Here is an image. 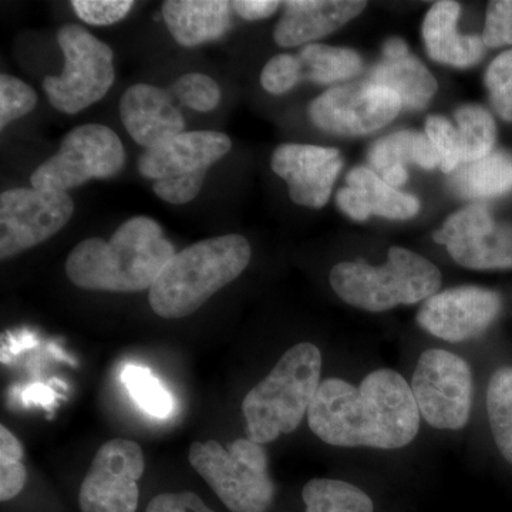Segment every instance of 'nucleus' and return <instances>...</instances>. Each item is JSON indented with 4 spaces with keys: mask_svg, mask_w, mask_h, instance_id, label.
Here are the masks:
<instances>
[{
    "mask_svg": "<svg viewBox=\"0 0 512 512\" xmlns=\"http://www.w3.org/2000/svg\"><path fill=\"white\" fill-rule=\"evenodd\" d=\"M231 9V3L224 0H168L163 5V18L178 45L195 47L221 39L228 32Z\"/></svg>",
    "mask_w": 512,
    "mask_h": 512,
    "instance_id": "obj_21",
    "label": "nucleus"
},
{
    "mask_svg": "<svg viewBox=\"0 0 512 512\" xmlns=\"http://www.w3.org/2000/svg\"><path fill=\"white\" fill-rule=\"evenodd\" d=\"M73 10L83 22L109 26L126 18L133 9L131 0H74Z\"/></svg>",
    "mask_w": 512,
    "mask_h": 512,
    "instance_id": "obj_36",
    "label": "nucleus"
},
{
    "mask_svg": "<svg viewBox=\"0 0 512 512\" xmlns=\"http://www.w3.org/2000/svg\"><path fill=\"white\" fill-rule=\"evenodd\" d=\"M124 161L123 143L111 128L84 124L66 134L55 156L33 171L30 183L40 190L66 192L90 180L113 177Z\"/></svg>",
    "mask_w": 512,
    "mask_h": 512,
    "instance_id": "obj_9",
    "label": "nucleus"
},
{
    "mask_svg": "<svg viewBox=\"0 0 512 512\" xmlns=\"http://www.w3.org/2000/svg\"><path fill=\"white\" fill-rule=\"evenodd\" d=\"M483 42L488 47L512 45V0L488 3Z\"/></svg>",
    "mask_w": 512,
    "mask_h": 512,
    "instance_id": "obj_37",
    "label": "nucleus"
},
{
    "mask_svg": "<svg viewBox=\"0 0 512 512\" xmlns=\"http://www.w3.org/2000/svg\"><path fill=\"white\" fill-rule=\"evenodd\" d=\"M315 436L336 447L396 450L409 446L420 427L412 387L394 370L380 369L359 387L345 380L320 383L308 410Z\"/></svg>",
    "mask_w": 512,
    "mask_h": 512,
    "instance_id": "obj_1",
    "label": "nucleus"
},
{
    "mask_svg": "<svg viewBox=\"0 0 512 512\" xmlns=\"http://www.w3.org/2000/svg\"><path fill=\"white\" fill-rule=\"evenodd\" d=\"M451 190L470 200H488L512 191V156L493 151L481 160L460 165L450 178Z\"/></svg>",
    "mask_w": 512,
    "mask_h": 512,
    "instance_id": "obj_24",
    "label": "nucleus"
},
{
    "mask_svg": "<svg viewBox=\"0 0 512 512\" xmlns=\"http://www.w3.org/2000/svg\"><path fill=\"white\" fill-rule=\"evenodd\" d=\"M370 82L392 90L402 106L412 110L424 109L439 89L433 74L410 55L406 43L399 37L384 43L383 60L373 67Z\"/></svg>",
    "mask_w": 512,
    "mask_h": 512,
    "instance_id": "obj_20",
    "label": "nucleus"
},
{
    "mask_svg": "<svg viewBox=\"0 0 512 512\" xmlns=\"http://www.w3.org/2000/svg\"><path fill=\"white\" fill-rule=\"evenodd\" d=\"M271 167L288 184L295 204L322 208L328 204L343 161L336 148L282 144L272 156Z\"/></svg>",
    "mask_w": 512,
    "mask_h": 512,
    "instance_id": "obj_16",
    "label": "nucleus"
},
{
    "mask_svg": "<svg viewBox=\"0 0 512 512\" xmlns=\"http://www.w3.org/2000/svg\"><path fill=\"white\" fill-rule=\"evenodd\" d=\"M146 470L143 448L136 441L113 439L97 450L80 487L82 512H136L138 481Z\"/></svg>",
    "mask_w": 512,
    "mask_h": 512,
    "instance_id": "obj_12",
    "label": "nucleus"
},
{
    "mask_svg": "<svg viewBox=\"0 0 512 512\" xmlns=\"http://www.w3.org/2000/svg\"><path fill=\"white\" fill-rule=\"evenodd\" d=\"M461 8L457 2H437L423 23V39L431 59L454 67H470L484 56L483 37L461 36L457 20Z\"/></svg>",
    "mask_w": 512,
    "mask_h": 512,
    "instance_id": "obj_22",
    "label": "nucleus"
},
{
    "mask_svg": "<svg viewBox=\"0 0 512 512\" xmlns=\"http://www.w3.org/2000/svg\"><path fill=\"white\" fill-rule=\"evenodd\" d=\"M434 241L464 268H512V225L497 222L483 205H470L451 215Z\"/></svg>",
    "mask_w": 512,
    "mask_h": 512,
    "instance_id": "obj_14",
    "label": "nucleus"
},
{
    "mask_svg": "<svg viewBox=\"0 0 512 512\" xmlns=\"http://www.w3.org/2000/svg\"><path fill=\"white\" fill-rule=\"evenodd\" d=\"M484 82L498 116L512 123V49L488 66Z\"/></svg>",
    "mask_w": 512,
    "mask_h": 512,
    "instance_id": "obj_32",
    "label": "nucleus"
},
{
    "mask_svg": "<svg viewBox=\"0 0 512 512\" xmlns=\"http://www.w3.org/2000/svg\"><path fill=\"white\" fill-rule=\"evenodd\" d=\"M23 447L18 437L5 426L0 427V500L18 497L28 481V471L22 463Z\"/></svg>",
    "mask_w": 512,
    "mask_h": 512,
    "instance_id": "obj_30",
    "label": "nucleus"
},
{
    "mask_svg": "<svg viewBox=\"0 0 512 512\" xmlns=\"http://www.w3.org/2000/svg\"><path fill=\"white\" fill-rule=\"evenodd\" d=\"M232 9L245 20H262L274 15L284 3L276 0H235Z\"/></svg>",
    "mask_w": 512,
    "mask_h": 512,
    "instance_id": "obj_39",
    "label": "nucleus"
},
{
    "mask_svg": "<svg viewBox=\"0 0 512 512\" xmlns=\"http://www.w3.org/2000/svg\"><path fill=\"white\" fill-rule=\"evenodd\" d=\"M487 413L495 444L512 464V369L501 367L491 377L487 392Z\"/></svg>",
    "mask_w": 512,
    "mask_h": 512,
    "instance_id": "obj_27",
    "label": "nucleus"
},
{
    "mask_svg": "<svg viewBox=\"0 0 512 512\" xmlns=\"http://www.w3.org/2000/svg\"><path fill=\"white\" fill-rule=\"evenodd\" d=\"M57 43L64 56L60 76H47L43 89L49 103L64 114H76L97 103L114 83L113 50L77 25L63 26Z\"/></svg>",
    "mask_w": 512,
    "mask_h": 512,
    "instance_id": "obj_8",
    "label": "nucleus"
},
{
    "mask_svg": "<svg viewBox=\"0 0 512 512\" xmlns=\"http://www.w3.org/2000/svg\"><path fill=\"white\" fill-rule=\"evenodd\" d=\"M184 106L200 113H208L220 104L221 87L212 77L202 73H187L171 89Z\"/></svg>",
    "mask_w": 512,
    "mask_h": 512,
    "instance_id": "obj_31",
    "label": "nucleus"
},
{
    "mask_svg": "<svg viewBox=\"0 0 512 512\" xmlns=\"http://www.w3.org/2000/svg\"><path fill=\"white\" fill-rule=\"evenodd\" d=\"M329 279L340 299L369 312L416 305L436 295L441 286V272L433 262L400 247L389 249L384 265L357 259L333 266Z\"/></svg>",
    "mask_w": 512,
    "mask_h": 512,
    "instance_id": "obj_5",
    "label": "nucleus"
},
{
    "mask_svg": "<svg viewBox=\"0 0 512 512\" xmlns=\"http://www.w3.org/2000/svg\"><path fill=\"white\" fill-rule=\"evenodd\" d=\"M146 512H214L197 494L190 491L167 493L154 497Z\"/></svg>",
    "mask_w": 512,
    "mask_h": 512,
    "instance_id": "obj_38",
    "label": "nucleus"
},
{
    "mask_svg": "<svg viewBox=\"0 0 512 512\" xmlns=\"http://www.w3.org/2000/svg\"><path fill=\"white\" fill-rule=\"evenodd\" d=\"M251 245L242 235H221L175 254L150 289V305L164 319L197 312L247 269Z\"/></svg>",
    "mask_w": 512,
    "mask_h": 512,
    "instance_id": "obj_3",
    "label": "nucleus"
},
{
    "mask_svg": "<svg viewBox=\"0 0 512 512\" xmlns=\"http://www.w3.org/2000/svg\"><path fill=\"white\" fill-rule=\"evenodd\" d=\"M128 392L134 402L150 414V416L165 419L173 412L174 402L171 394L158 382L156 376L151 375L150 370L141 366H127L121 375Z\"/></svg>",
    "mask_w": 512,
    "mask_h": 512,
    "instance_id": "obj_29",
    "label": "nucleus"
},
{
    "mask_svg": "<svg viewBox=\"0 0 512 512\" xmlns=\"http://www.w3.org/2000/svg\"><path fill=\"white\" fill-rule=\"evenodd\" d=\"M74 212L67 192L13 188L0 195V258L42 244L66 227Z\"/></svg>",
    "mask_w": 512,
    "mask_h": 512,
    "instance_id": "obj_11",
    "label": "nucleus"
},
{
    "mask_svg": "<svg viewBox=\"0 0 512 512\" xmlns=\"http://www.w3.org/2000/svg\"><path fill=\"white\" fill-rule=\"evenodd\" d=\"M174 255L158 222L136 217L124 222L110 241L89 238L77 244L64 271L73 285L87 291L137 293L151 289Z\"/></svg>",
    "mask_w": 512,
    "mask_h": 512,
    "instance_id": "obj_2",
    "label": "nucleus"
},
{
    "mask_svg": "<svg viewBox=\"0 0 512 512\" xmlns=\"http://www.w3.org/2000/svg\"><path fill=\"white\" fill-rule=\"evenodd\" d=\"M299 82H302V69L298 56L286 53L272 57L261 73L262 87L275 96L288 93Z\"/></svg>",
    "mask_w": 512,
    "mask_h": 512,
    "instance_id": "obj_35",
    "label": "nucleus"
},
{
    "mask_svg": "<svg viewBox=\"0 0 512 512\" xmlns=\"http://www.w3.org/2000/svg\"><path fill=\"white\" fill-rule=\"evenodd\" d=\"M302 80L316 84H332L349 79L362 70V59L356 52L343 47L311 43L298 55Z\"/></svg>",
    "mask_w": 512,
    "mask_h": 512,
    "instance_id": "obj_25",
    "label": "nucleus"
},
{
    "mask_svg": "<svg viewBox=\"0 0 512 512\" xmlns=\"http://www.w3.org/2000/svg\"><path fill=\"white\" fill-rule=\"evenodd\" d=\"M461 165L474 163L493 153L497 127L493 116L480 106H464L456 111Z\"/></svg>",
    "mask_w": 512,
    "mask_h": 512,
    "instance_id": "obj_28",
    "label": "nucleus"
},
{
    "mask_svg": "<svg viewBox=\"0 0 512 512\" xmlns=\"http://www.w3.org/2000/svg\"><path fill=\"white\" fill-rule=\"evenodd\" d=\"M322 353L312 343L286 350L272 372L249 390L242 403L248 439L272 443L301 426L320 386Z\"/></svg>",
    "mask_w": 512,
    "mask_h": 512,
    "instance_id": "obj_4",
    "label": "nucleus"
},
{
    "mask_svg": "<svg viewBox=\"0 0 512 512\" xmlns=\"http://www.w3.org/2000/svg\"><path fill=\"white\" fill-rule=\"evenodd\" d=\"M231 138L220 131H184L144 151L138 160L143 177L156 181L154 192L168 204L183 205L201 192L211 165L227 156Z\"/></svg>",
    "mask_w": 512,
    "mask_h": 512,
    "instance_id": "obj_7",
    "label": "nucleus"
},
{
    "mask_svg": "<svg viewBox=\"0 0 512 512\" xmlns=\"http://www.w3.org/2000/svg\"><path fill=\"white\" fill-rule=\"evenodd\" d=\"M412 392L421 416L440 430H460L470 419L473 376L463 357L426 350L414 370Z\"/></svg>",
    "mask_w": 512,
    "mask_h": 512,
    "instance_id": "obj_10",
    "label": "nucleus"
},
{
    "mask_svg": "<svg viewBox=\"0 0 512 512\" xmlns=\"http://www.w3.org/2000/svg\"><path fill=\"white\" fill-rule=\"evenodd\" d=\"M285 13L276 25L275 42L282 47H295L330 35L356 18L366 2L352 0H291L285 2Z\"/></svg>",
    "mask_w": 512,
    "mask_h": 512,
    "instance_id": "obj_19",
    "label": "nucleus"
},
{
    "mask_svg": "<svg viewBox=\"0 0 512 512\" xmlns=\"http://www.w3.org/2000/svg\"><path fill=\"white\" fill-rule=\"evenodd\" d=\"M346 184L336 195V204L352 220L366 221L370 215L389 220H410L420 210L416 197L387 184L367 167L353 168Z\"/></svg>",
    "mask_w": 512,
    "mask_h": 512,
    "instance_id": "obj_18",
    "label": "nucleus"
},
{
    "mask_svg": "<svg viewBox=\"0 0 512 512\" xmlns=\"http://www.w3.org/2000/svg\"><path fill=\"white\" fill-rule=\"evenodd\" d=\"M501 296L478 286L436 293L421 306L417 322L431 335L458 343L477 338L497 319Z\"/></svg>",
    "mask_w": 512,
    "mask_h": 512,
    "instance_id": "obj_15",
    "label": "nucleus"
},
{
    "mask_svg": "<svg viewBox=\"0 0 512 512\" xmlns=\"http://www.w3.org/2000/svg\"><path fill=\"white\" fill-rule=\"evenodd\" d=\"M120 117L128 134L146 150L163 146L184 133L183 114L170 94L151 84L128 87L120 100Z\"/></svg>",
    "mask_w": 512,
    "mask_h": 512,
    "instance_id": "obj_17",
    "label": "nucleus"
},
{
    "mask_svg": "<svg viewBox=\"0 0 512 512\" xmlns=\"http://www.w3.org/2000/svg\"><path fill=\"white\" fill-rule=\"evenodd\" d=\"M306 512H373V501L345 481L315 478L303 487Z\"/></svg>",
    "mask_w": 512,
    "mask_h": 512,
    "instance_id": "obj_26",
    "label": "nucleus"
},
{
    "mask_svg": "<svg viewBox=\"0 0 512 512\" xmlns=\"http://www.w3.org/2000/svg\"><path fill=\"white\" fill-rule=\"evenodd\" d=\"M402 101L387 87L373 82L332 87L309 107L312 123L336 136H366L396 119Z\"/></svg>",
    "mask_w": 512,
    "mask_h": 512,
    "instance_id": "obj_13",
    "label": "nucleus"
},
{
    "mask_svg": "<svg viewBox=\"0 0 512 512\" xmlns=\"http://www.w3.org/2000/svg\"><path fill=\"white\" fill-rule=\"evenodd\" d=\"M369 163L382 180L392 187L407 181V165L416 164L424 170L439 167V156L427 134L399 131L380 138L370 148Z\"/></svg>",
    "mask_w": 512,
    "mask_h": 512,
    "instance_id": "obj_23",
    "label": "nucleus"
},
{
    "mask_svg": "<svg viewBox=\"0 0 512 512\" xmlns=\"http://www.w3.org/2000/svg\"><path fill=\"white\" fill-rule=\"evenodd\" d=\"M188 460L229 511L266 512L271 507L275 485L262 444L239 439L222 447L215 440L195 441Z\"/></svg>",
    "mask_w": 512,
    "mask_h": 512,
    "instance_id": "obj_6",
    "label": "nucleus"
},
{
    "mask_svg": "<svg viewBox=\"0 0 512 512\" xmlns=\"http://www.w3.org/2000/svg\"><path fill=\"white\" fill-rule=\"evenodd\" d=\"M37 94L29 84L18 77L0 76V128L9 126L12 121L26 116L35 109Z\"/></svg>",
    "mask_w": 512,
    "mask_h": 512,
    "instance_id": "obj_33",
    "label": "nucleus"
},
{
    "mask_svg": "<svg viewBox=\"0 0 512 512\" xmlns=\"http://www.w3.org/2000/svg\"><path fill=\"white\" fill-rule=\"evenodd\" d=\"M426 134L436 148L439 167L446 174L454 173L461 163V146L458 131L447 119L431 116L427 119Z\"/></svg>",
    "mask_w": 512,
    "mask_h": 512,
    "instance_id": "obj_34",
    "label": "nucleus"
}]
</instances>
